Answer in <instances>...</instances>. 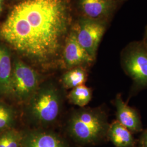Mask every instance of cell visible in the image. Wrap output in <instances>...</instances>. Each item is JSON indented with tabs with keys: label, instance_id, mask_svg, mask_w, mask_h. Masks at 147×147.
Returning <instances> with one entry per match:
<instances>
[{
	"label": "cell",
	"instance_id": "2e32d148",
	"mask_svg": "<svg viewBox=\"0 0 147 147\" xmlns=\"http://www.w3.org/2000/svg\"><path fill=\"white\" fill-rule=\"evenodd\" d=\"M24 132L14 127L0 132V147H22Z\"/></svg>",
	"mask_w": 147,
	"mask_h": 147
},
{
	"label": "cell",
	"instance_id": "d6986e66",
	"mask_svg": "<svg viewBox=\"0 0 147 147\" xmlns=\"http://www.w3.org/2000/svg\"><path fill=\"white\" fill-rule=\"evenodd\" d=\"M2 1L3 0H0V13L2 11Z\"/></svg>",
	"mask_w": 147,
	"mask_h": 147
},
{
	"label": "cell",
	"instance_id": "7c38bea8",
	"mask_svg": "<svg viewBox=\"0 0 147 147\" xmlns=\"http://www.w3.org/2000/svg\"><path fill=\"white\" fill-rule=\"evenodd\" d=\"M107 134L116 147H131L134 144L131 132L118 121L109 125Z\"/></svg>",
	"mask_w": 147,
	"mask_h": 147
},
{
	"label": "cell",
	"instance_id": "9a60e30c",
	"mask_svg": "<svg viewBox=\"0 0 147 147\" xmlns=\"http://www.w3.org/2000/svg\"><path fill=\"white\" fill-rule=\"evenodd\" d=\"M16 115V110L11 106L0 101V132L14 127Z\"/></svg>",
	"mask_w": 147,
	"mask_h": 147
},
{
	"label": "cell",
	"instance_id": "277c9868",
	"mask_svg": "<svg viewBox=\"0 0 147 147\" xmlns=\"http://www.w3.org/2000/svg\"><path fill=\"white\" fill-rule=\"evenodd\" d=\"M40 74L20 58L13 61L11 98L26 102L41 84Z\"/></svg>",
	"mask_w": 147,
	"mask_h": 147
},
{
	"label": "cell",
	"instance_id": "e0dca14e",
	"mask_svg": "<svg viewBox=\"0 0 147 147\" xmlns=\"http://www.w3.org/2000/svg\"><path fill=\"white\" fill-rule=\"evenodd\" d=\"M142 42L143 43L144 45L145 46V47L147 49V36H144V38H143V40H142Z\"/></svg>",
	"mask_w": 147,
	"mask_h": 147
},
{
	"label": "cell",
	"instance_id": "30bf717a",
	"mask_svg": "<svg viewBox=\"0 0 147 147\" xmlns=\"http://www.w3.org/2000/svg\"><path fill=\"white\" fill-rule=\"evenodd\" d=\"M13 62L11 51L6 45L0 43V96L11 98Z\"/></svg>",
	"mask_w": 147,
	"mask_h": 147
},
{
	"label": "cell",
	"instance_id": "7a4b0ae2",
	"mask_svg": "<svg viewBox=\"0 0 147 147\" xmlns=\"http://www.w3.org/2000/svg\"><path fill=\"white\" fill-rule=\"evenodd\" d=\"M109 128L106 117L102 111L84 107L73 112L67 126L69 136L82 144L99 141L108 132Z\"/></svg>",
	"mask_w": 147,
	"mask_h": 147
},
{
	"label": "cell",
	"instance_id": "6da1fadb",
	"mask_svg": "<svg viewBox=\"0 0 147 147\" xmlns=\"http://www.w3.org/2000/svg\"><path fill=\"white\" fill-rule=\"evenodd\" d=\"M70 24L64 0H22L0 25V40L21 56L45 65L58 57Z\"/></svg>",
	"mask_w": 147,
	"mask_h": 147
},
{
	"label": "cell",
	"instance_id": "5bb4252c",
	"mask_svg": "<svg viewBox=\"0 0 147 147\" xmlns=\"http://www.w3.org/2000/svg\"><path fill=\"white\" fill-rule=\"evenodd\" d=\"M70 102L81 108L87 105L92 99V91L84 84L72 89L68 95Z\"/></svg>",
	"mask_w": 147,
	"mask_h": 147
},
{
	"label": "cell",
	"instance_id": "8fae6325",
	"mask_svg": "<svg viewBox=\"0 0 147 147\" xmlns=\"http://www.w3.org/2000/svg\"><path fill=\"white\" fill-rule=\"evenodd\" d=\"M116 105L117 121L130 131H140L141 129V121L136 111L124 102L120 97L117 99Z\"/></svg>",
	"mask_w": 147,
	"mask_h": 147
},
{
	"label": "cell",
	"instance_id": "44dd1931",
	"mask_svg": "<svg viewBox=\"0 0 147 147\" xmlns=\"http://www.w3.org/2000/svg\"><path fill=\"white\" fill-rule=\"evenodd\" d=\"M116 1H119V2H121V3H123V2H124V1H125L126 0H116Z\"/></svg>",
	"mask_w": 147,
	"mask_h": 147
},
{
	"label": "cell",
	"instance_id": "ba28073f",
	"mask_svg": "<svg viewBox=\"0 0 147 147\" xmlns=\"http://www.w3.org/2000/svg\"><path fill=\"white\" fill-rule=\"evenodd\" d=\"M63 57L65 65L69 69L89 65L95 59L80 44L74 29L65 40Z\"/></svg>",
	"mask_w": 147,
	"mask_h": 147
},
{
	"label": "cell",
	"instance_id": "3957f363",
	"mask_svg": "<svg viewBox=\"0 0 147 147\" xmlns=\"http://www.w3.org/2000/svg\"><path fill=\"white\" fill-rule=\"evenodd\" d=\"M26 114L32 122L38 125H47L54 123L60 114L62 95L52 84H40L27 101Z\"/></svg>",
	"mask_w": 147,
	"mask_h": 147
},
{
	"label": "cell",
	"instance_id": "8992f818",
	"mask_svg": "<svg viewBox=\"0 0 147 147\" xmlns=\"http://www.w3.org/2000/svg\"><path fill=\"white\" fill-rule=\"evenodd\" d=\"M109 23L81 18L74 28L80 44L94 59Z\"/></svg>",
	"mask_w": 147,
	"mask_h": 147
},
{
	"label": "cell",
	"instance_id": "ffe728a7",
	"mask_svg": "<svg viewBox=\"0 0 147 147\" xmlns=\"http://www.w3.org/2000/svg\"><path fill=\"white\" fill-rule=\"evenodd\" d=\"M146 36H147V25L146 27V30H145V35Z\"/></svg>",
	"mask_w": 147,
	"mask_h": 147
},
{
	"label": "cell",
	"instance_id": "9c48e42d",
	"mask_svg": "<svg viewBox=\"0 0 147 147\" xmlns=\"http://www.w3.org/2000/svg\"><path fill=\"white\" fill-rule=\"evenodd\" d=\"M22 147H71L58 134L40 129L24 132Z\"/></svg>",
	"mask_w": 147,
	"mask_h": 147
},
{
	"label": "cell",
	"instance_id": "52a82bcc",
	"mask_svg": "<svg viewBox=\"0 0 147 147\" xmlns=\"http://www.w3.org/2000/svg\"><path fill=\"white\" fill-rule=\"evenodd\" d=\"M121 3L116 0H78L81 18L108 22Z\"/></svg>",
	"mask_w": 147,
	"mask_h": 147
},
{
	"label": "cell",
	"instance_id": "5b68a950",
	"mask_svg": "<svg viewBox=\"0 0 147 147\" xmlns=\"http://www.w3.org/2000/svg\"><path fill=\"white\" fill-rule=\"evenodd\" d=\"M122 65L138 84H147V50L142 42L126 47L121 55Z\"/></svg>",
	"mask_w": 147,
	"mask_h": 147
},
{
	"label": "cell",
	"instance_id": "4fadbf2b",
	"mask_svg": "<svg viewBox=\"0 0 147 147\" xmlns=\"http://www.w3.org/2000/svg\"><path fill=\"white\" fill-rule=\"evenodd\" d=\"M87 80V73L84 67L71 68L64 74L61 81L64 88L73 89L84 84Z\"/></svg>",
	"mask_w": 147,
	"mask_h": 147
},
{
	"label": "cell",
	"instance_id": "ac0fdd59",
	"mask_svg": "<svg viewBox=\"0 0 147 147\" xmlns=\"http://www.w3.org/2000/svg\"><path fill=\"white\" fill-rule=\"evenodd\" d=\"M143 144H144V147H147V134L146 135V136L144 137V142H143Z\"/></svg>",
	"mask_w": 147,
	"mask_h": 147
}]
</instances>
